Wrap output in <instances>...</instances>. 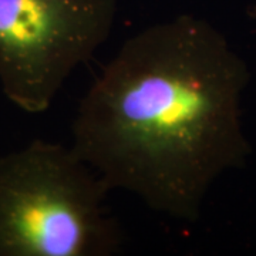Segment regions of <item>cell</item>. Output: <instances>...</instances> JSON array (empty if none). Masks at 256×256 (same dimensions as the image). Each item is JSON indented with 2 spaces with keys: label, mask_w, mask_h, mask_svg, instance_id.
Masks as SVG:
<instances>
[{
  "label": "cell",
  "mask_w": 256,
  "mask_h": 256,
  "mask_svg": "<svg viewBox=\"0 0 256 256\" xmlns=\"http://www.w3.org/2000/svg\"><path fill=\"white\" fill-rule=\"evenodd\" d=\"M242 63L201 18L180 14L131 36L84 94L74 152L112 190L194 222L210 184L238 164Z\"/></svg>",
  "instance_id": "obj_1"
},
{
  "label": "cell",
  "mask_w": 256,
  "mask_h": 256,
  "mask_svg": "<svg viewBox=\"0 0 256 256\" xmlns=\"http://www.w3.org/2000/svg\"><path fill=\"white\" fill-rule=\"evenodd\" d=\"M117 0H0V87L28 114L46 112L74 70L110 37Z\"/></svg>",
  "instance_id": "obj_3"
},
{
  "label": "cell",
  "mask_w": 256,
  "mask_h": 256,
  "mask_svg": "<svg viewBox=\"0 0 256 256\" xmlns=\"http://www.w3.org/2000/svg\"><path fill=\"white\" fill-rule=\"evenodd\" d=\"M110 191L72 146L34 140L0 156V256L116 255Z\"/></svg>",
  "instance_id": "obj_2"
}]
</instances>
